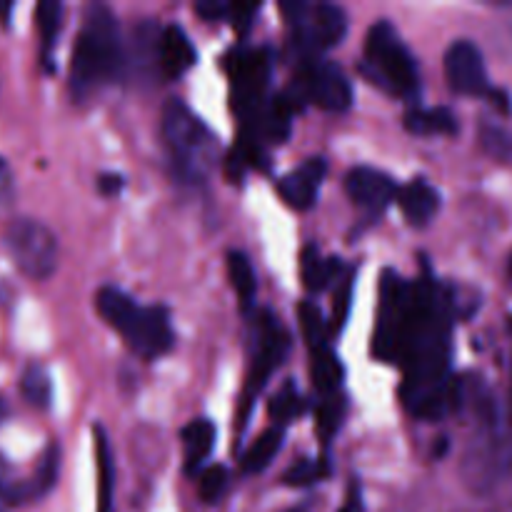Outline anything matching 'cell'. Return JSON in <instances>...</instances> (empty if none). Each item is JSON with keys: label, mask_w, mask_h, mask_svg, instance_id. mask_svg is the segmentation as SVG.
Returning a JSON list of instances; mask_svg holds the SVG:
<instances>
[{"label": "cell", "mask_w": 512, "mask_h": 512, "mask_svg": "<svg viewBox=\"0 0 512 512\" xmlns=\"http://www.w3.org/2000/svg\"><path fill=\"white\" fill-rule=\"evenodd\" d=\"M20 393L28 400L33 408H50V398H53V385H50V375L45 373L43 365L33 363L23 370L20 375Z\"/></svg>", "instance_id": "obj_25"}, {"label": "cell", "mask_w": 512, "mask_h": 512, "mask_svg": "<svg viewBox=\"0 0 512 512\" xmlns=\"http://www.w3.org/2000/svg\"><path fill=\"white\" fill-rule=\"evenodd\" d=\"M345 190H348V198L358 208H363L370 215H380L393 200H398L400 188L383 170L360 165V168H353L345 175Z\"/></svg>", "instance_id": "obj_13"}, {"label": "cell", "mask_w": 512, "mask_h": 512, "mask_svg": "<svg viewBox=\"0 0 512 512\" xmlns=\"http://www.w3.org/2000/svg\"><path fill=\"white\" fill-rule=\"evenodd\" d=\"M195 13L200 15L203 20H228L230 13V3H218V0H200L195 3Z\"/></svg>", "instance_id": "obj_34"}, {"label": "cell", "mask_w": 512, "mask_h": 512, "mask_svg": "<svg viewBox=\"0 0 512 512\" xmlns=\"http://www.w3.org/2000/svg\"><path fill=\"white\" fill-rule=\"evenodd\" d=\"M410 305H413V283L403 280L393 270H385L383 283H380L378 328H375L373 340V353L385 363L400 360Z\"/></svg>", "instance_id": "obj_8"}, {"label": "cell", "mask_w": 512, "mask_h": 512, "mask_svg": "<svg viewBox=\"0 0 512 512\" xmlns=\"http://www.w3.org/2000/svg\"><path fill=\"white\" fill-rule=\"evenodd\" d=\"M343 365H340L338 355L328 348L310 350V378H313V388L320 395H335L340 393V385H343Z\"/></svg>", "instance_id": "obj_18"}, {"label": "cell", "mask_w": 512, "mask_h": 512, "mask_svg": "<svg viewBox=\"0 0 512 512\" xmlns=\"http://www.w3.org/2000/svg\"><path fill=\"white\" fill-rule=\"evenodd\" d=\"M63 13L65 8L58 0H43V3H38V10H35L40 30V58H43V63H50V53H53L55 40H58L60 28H63Z\"/></svg>", "instance_id": "obj_24"}, {"label": "cell", "mask_w": 512, "mask_h": 512, "mask_svg": "<svg viewBox=\"0 0 512 512\" xmlns=\"http://www.w3.org/2000/svg\"><path fill=\"white\" fill-rule=\"evenodd\" d=\"M5 248L20 273L33 280H48L58 268V240L48 225L33 218H15L5 228Z\"/></svg>", "instance_id": "obj_9"}, {"label": "cell", "mask_w": 512, "mask_h": 512, "mask_svg": "<svg viewBox=\"0 0 512 512\" xmlns=\"http://www.w3.org/2000/svg\"><path fill=\"white\" fill-rule=\"evenodd\" d=\"M325 175H328V163H325V158H310L305 160L300 168H295L293 173L285 175V178L280 180L278 190L290 208L308 210L313 208L315 200H318Z\"/></svg>", "instance_id": "obj_14"}, {"label": "cell", "mask_w": 512, "mask_h": 512, "mask_svg": "<svg viewBox=\"0 0 512 512\" xmlns=\"http://www.w3.org/2000/svg\"><path fill=\"white\" fill-rule=\"evenodd\" d=\"M198 60L193 40L180 25H168L158 35V65L165 78H183Z\"/></svg>", "instance_id": "obj_15"}, {"label": "cell", "mask_w": 512, "mask_h": 512, "mask_svg": "<svg viewBox=\"0 0 512 512\" xmlns=\"http://www.w3.org/2000/svg\"><path fill=\"white\" fill-rule=\"evenodd\" d=\"M123 48H120L118 18L108 5H90L85 10L83 28L70 60V93L75 100H85L90 93L120 73Z\"/></svg>", "instance_id": "obj_2"}, {"label": "cell", "mask_w": 512, "mask_h": 512, "mask_svg": "<svg viewBox=\"0 0 512 512\" xmlns=\"http://www.w3.org/2000/svg\"><path fill=\"white\" fill-rule=\"evenodd\" d=\"M360 70L370 83L383 88L385 93L395 95V98L413 100L420 95V73L413 53L400 40L398 30L385 20H380L368 30Z\"/></svg>", "instance_id": "obj_4"}, {"label": "cell", "mask_w": 512, "mask_h": 512, "mask_svg": "<svg viewBox=\"0 0 512 512\" xmlns=\"http://www.w3.org/2000/svg\"><path fill=\"white\" fill-rule=\"evenodd\" d=\"M260 13V5L258 3H230V13L228 20L233 23V28L238 33H245V30L253 25L255 15Z\"/></svg>", "instance_id": "obj_33"}, {"label": "cell", "mask_w": 512, "mask_h": 512, "mask_svg": "<svg viewBox=\"0 0 512 512\" xmlns=\"http://www.w3.org/2000/svg\"><path fill=\"white\" fill-rule=\"evenodd\" d=\"M95 458H98V512L113 510V455H110L108 435L103 428H95Z\"/></svg>", "instance_id": "obj_22"}, {"label": "cell", "mask_w": 512, "mask_h": 512, "mask_svg": "<svg viewBox=\"0 0 512 512\" xmlns=\"http://www.w3.org/2000/svg\"><path fill=\"white\" fill-rule=\"evenodd\" d=\"M303 410H305V400L293 383H285L283 388L278 390V395L270 400V418H273L278 425L290 423V420L298 418Z\"/></svg>", "instance_id": "obj_27"}, {"label": "cell", "mask_w": 512, "mask_h": 512, "mask_svg": "<svg viewBox=\"0 0 512 512\" xmlns=\"http://www.w3.org/2000/svg\"><path fill=\"white\" fill-rule=\"evenodd\" d=\"M228 488V470L223 465H208L198 478V493L205 503H215Z\"/></svg>", "instance_id": "obj_31"}, {"label": "cell", "mask_w": 512, "mask_h": 512, "mask_svg": "<svg viewBox=\"0 0 512 512\" xmlns=\"http://www.w3.org/2000/svg\"><path fill=\"white\" fill-rule=\"evenodd\" d=\"M405 128L413 135H455L458 118L448 108H410L405 113Z\"/></svg>", "instance_id": "obj_19"}, {"label": "cell", "mask_w": 512, "mask_h": 512, "mask_svg": "<svg viewBox=\"0 0 512 512\" xmlns=\"http://www.w3.org/2000/svg\"><path fill=\"white\" fill-rule=\"evenodd\" d=\"M228 280L243 310L253 308L255 295H258V280H255V270L250 265L248 255L240 253V250H230L228 253Z\"/></svg>", "instance_id": "obj_21"}, {"label": "cell", "mask_w": 512, "mask_h": 512, "mask_svg": "<svg viewBox=\"0 0 512 512\" xmlns=\"http://www.w3.org/2000/svg\"><path fill=\"white\" fill-rule=\"evenodd\" d=\"M293 30V45L315 55L335 48L348 33V15L333 3H283L280 5Z\"/></svg>", "instance_id": "obj_6"}, {"label": "cell", "mask_w": 512, "mask_h": 512, "mask_svg": "<svg viewBox=\"0 0 512 512\" xmlns=\"http://www.w3.org/2000/svg\"><path fill=\"white\" fill-rule=\"evenodd\" d=\"M163 138L170 150L175 170L180 178L200 183L213 170L218 158V138L208 125L180 100H170L163 108Z\"/></svg>", "instance_id": "obj_5"}, {"label": "cell", "mask_w": 512, "mask_h": 512, "mask_svg": "<svg viewBox=\"0 0 512 512\" xmlns=\"http://www.w3.org/2000/svg\"><path fill=\"white\" fill-rule=\"evenodd\" d=\"M60 470V450L55 445H50L48 453L43 455V463H40L38 473H35L33 485H30V498H38V495H45L58 480Z\"/></svg>", "instance_id": "obj_29"}, {"label": "cell", "mask_w": 512, "mask_h": 512, "mask_svg": "<svg viewBox=\"0 0 512 512\" xmlns=\"http://www.w3.org/2000/svg\"><path fill=\"white\" fill-rule=\"evenodd\" d=\"M95 308L110 328L123 335L130 350L143 358H160L173 348L175 335L168 308H143L118 288H100L95 295Z\"/></svg>", "instance_id": "obj_3"}, {"label": "cell", "mask_w": 512, "mask_h": 512, "mask_svg": "<svg viewBox=\"0 0 512 512\" xmlns=\"http://www.w3.org/2000/svg\"><path fill=\"white\" fill-rule=\"evenodd\" d=\"M3 470H5V465H3V463H0V475H3Z\"/></svg>", "instance_id": "obj_40"}, {"label": "cell", "mask_w": 512, "mask_h": 512, "mask_svg": "<svg viewBox=\"0 0 512 512\" xmlns=\"http://www.w3.org/2000/svg\"><path fill=\"white\" fill-rule=\"evenodd\" d=\"M345 415V398L343 395H328V398L320 403L318 408V433L323 435V440H330V435L340 428Z\"/></svg>", "instance_id": "obj_30"}, {"label": "cell", "mask_w": 512, "mask_h": 512, "mask_svg": "<svg viewBox=\"0 0 512 512\" xmlns=\"http://www.w3.org/2000/svg\"><path fill=\"white\" fill-rule=\"evenodd\" d=\"M298 318H300V328H303V338L308 343L310 350H320L328 348V325H325L323 313L315 303H300L298 305Z\"/></svg>", "instance_id": "obj_26"}, {"label": "cell", "mask_w": 512, "mask_h": 512, "mask_svg": "<svg viewBox=\"0 0 512 512\" xmlns=\"http://www.w3.org/2000/svg\"><path fill=\"white\" fill-rule=\"evenodd\" d=\"M448 338L450 300L435 283H413V305L398 363L405 368V405L420 418L438 420L450 408Z\"/></svg>", "instance_id": "obj_1"}, {"label": "cell", "mask_w": 512, "mask_h": 512, "mask_svg": "<svg viewBox=\"0 0 512 512\" xmlns=\"http://www.w3.org/2000/svg\"><path fill=\"white\" fill-rule=\"evenodd\" d=\"M270 50L253 48L230 55L228 70L235 88V105L245 123L263 110L265 88L270 80Z\"/></svg>", "instance_id": "obj_11"}, {"label": "cell", "mask_w": 512, "mask_h": 512, "mask_svg": "<svg viewBox=\"0 0 512 512\" xmlns=\"http://www.w3.org/2000/svg\"><path fill=\"white\" fill-rule=\"evenodd\" d=\"M330 475L328 460H300L288 473L283 475V483L290 488H308V485L320 483Z\"/></svg>", "instance_id": "obj_28"}, {"label": "cell", "mask_w": 512, "mask_h": 512, "mask_svg": "<svg viewBox=\"0 0 512 512\" xmlns=\"http://www.w3.org/2000/svg\"><path fill=\"white\" fill-rule=\"evenodd\" d=\"M10 198H13V175H10L8 163L0 158V208H5Z\"/></svg>", "instance_id": "obj_35"}, {"label": "cell", "mask_w": 512, "mask_h": 512, "mask_svg": "<svg viewBox=\"0 0 512 512\" xmlns=\"http://www.w3.org/2000/svg\"><path fill=\"white\" fill-rule=\"evenodd\" d=\"M285 95L293 100L295 108L313 103L328 113H343L353 105V85L348 75L328 60H308Z\"/></svg>", "instance_id": "obj_10"}, {"label": "cell", "mask_w": 512, "mask_h": 512, "mask_svg": "<svg viewBox=\"0 0 512 512\" xmlns=\"http://www.w3.org/2000/svg\"><path fill=\"white\" fill-rule=\"evenodd\" d=\"M185 450V473H198L215 445V425L210 420H193L180 433Z\"/></svg>", "instance_id": "obj_17"}, {"label": "cell", "mask_w": 512, "mask_h": 512, "mask_svg": "<svg viewBox=\"0 0 512 512\" xmlns=\"http://www.w3.org/2000/svg\"><path fill=\"white\" fill-rule=\"evenodd\" d=\"M338 512H363V495H360V485H350V493L345 505Z\"/></svg>", "instance_id": "obj_37"}, {"label": "cell", "mask_w": 512, "mask_h": 512, "mask_svg": "<svg viewBox=\"0 0 512 512\" xmlns=\"http://www.w3.org/2000/svg\"><path fill=\"white\" fill-rule=\"evenodd\" d=\"M290 348V338L285 333L283 325L273 318L270 310L255 318L253 323V350H250V368H248V383H245L243 393V413H240V428L248 423L250 405H253L255 395L265 388L270 375L280 368Z\"/></svg>", "instance_id": "obj_7"}, {"label": "cell", "mask_w": 512, "mask_h": 512, "mask_svg": "<svg viewBox=\"0 0 512 512\" xmlns=\"http://www.w3.org/2000/svg\"><path fill=\"white\" fill-rule=\"evenodd\" d=\"M445 78H448L450 88L460 95L490 93L483 53L470 40H455L448 48V53H445Z\"/></svg>", "instance_id": "obj_12"}, {"label": "cell", "mask_w": 512, "mask_h": 512, "mask_svg": "<svg viewBox=\"0 0 512 512\" xmlns=\"http://www.w3.org/2000/svg\"><path fill=\"white\" fill-rule=\"evenodd\" d=\"M280 448H283V430L280 428L265 430V433L260 435V438L255 440L248 450H245L243 460H240V465H243V473L255 475V473H260V470L268 468V465L275 460V455L280 453Z\"/></svg>", "instance_id": "obj_23"}, {"label": "cell", "mask_w": 512, "mask_h": 512, "mask_svg": "<svg viewBox=\"0 0 512 512\" xmlns=\"http://www.w3.org/2000/svg\"><path fill=\"white\" fill-rule=\"evenodd\" d=\"M3 415H5V408H3V405H0V420H3Z\"/></svg>", "instance_id": "obj_39"}, {"label": "cell", "mask_w": 512, "mask_h": 512, "mask_svg": "<svg viewBox=\"0 0 512 512\" xmlns=\"http://www.w3.org/2000/svg\"><path fill=\"white\" fill-rule=\"evenodd\" d=\"M338 293H335V305H333V325L330 330H340L345 325L350 315V300H353V270H345V275H340Z\"/></svg>", "instance_id": "obj_32"}, {"label": "cell", "mask_w": 512, "mask_h": 512, "mask_svg": "<svg viewBox=\"0 0 512 512\" xmlns=\"http://www.w3.org/2000/svg\"><path fill=\"white\" fill-rule=\"evenodd\" d=\"M510 280H512V260H510Z\"/></svg>", "instance_id": "obj_41"}, {"label": "cell", "mask_w": 512, "mask_h": 512, "mask_svg": "<svg viewBox=\"0 0 512 512\" xmlns=\"http://www.w3.org/2000/svg\"><path fill=\"white\" fill-rule=\"evenodd\" d=\"M123 185H125L123 178L115 173H103L98 178V188L103 195H118L120 190H123Z\"/></svg>", "instance_id": "obj_36"}, {"label": "cell", "mask_w": 512, "mask_h": 512, "mask_svg": "<svg viewBox=\"0 0 512 512\" xmlns=\"http://www.w3.org/2000/svg\"><path fill=\"white\" fill-rule=\"evenodd\" d=\"M300 273H303V285L310 293H320L330 285V280L340 273L338 258H323L315 245H308L300 258Z\"/></svg>", "instance_id": "obj_20"}, {"label": "cell", "mask_w": 512, "mask_h": 512, "mask_svg": "<svg viewBox=\"0 0 512 512\" xmlns=\"http://www.w3.org/2000/svg\"><path fill=\"white\" fill-rule=\"evenodd\" d=\"M10 10H13V3H0V23H10Z\"/></svg>", "instance_id": "obj_38"}, {"label": "cell", "mask_w": 512, "mask_h": 512, "mask_svg": "<svg viewBox=\"0 0 512 512\" xmlns=\"http://www.w3.org/2000/svg\"><path fill=\"white\" fill-rule=\"evenodd\" d=\"M398 205L410 225H428L433 215L440 210V195L428 180L415 178L398 190Z\"/></svg>", "instance_id": "obj_16"}]
</instances>
